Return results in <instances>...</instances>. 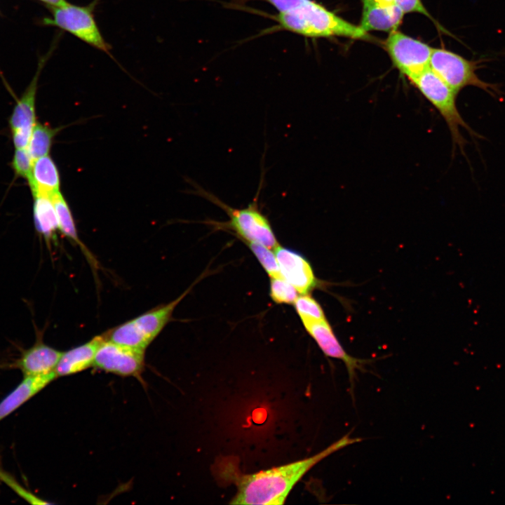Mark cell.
I'll use <instances>...</instances> for the list:
<instances>
[{"instance_id": "1", "label": "cell", "mask_w": 505, "mask_h": 505, "mask_svg": "<svg viewBox=\"0 0 505 505\" xmlns=\"http://www.w3.org/2000/svg\"><path fill=\"white\" fill-rule=\"evenodd\" d=\"M349 434L315 455L252 474L236 477L237 492L231 504L280 505L297 482L316 464L332 453L356 443Z\"/></svg>"}, {"instance_id": "2", "label": "cell", "mask_w": 505, "mask_h": 505, "mask_svg": "<svg viewBox=\"0 0 505 505\" xmlns=\"http://www.w3.org/2000/svg\"><path fill=\"white\" fill-rule=\"evenodd\" d=\"M263 1L277 10L275 20L281 29L306 37L373 40L360 26L347 22L314 0Z\"/></svg>"}, {"instance_id": "3", "label": "cell", "mask_w": 505, "mask_h": 505, "mask_svg": "<svg viewBox=\"0 0 505 505\" xmlns=\"http://www.w3.org/2000/svg\"><path fill=\"white\" fill-rule=\"evenodd\" d=\"M261 178L259 188L252 201L246 207L235 208L225 203L214 194L197 187L196 192L206 200L222 209L228 215L226 222L210 221L208 223L217 229L234 231L244 242L261 243L270 249L278 244L271 223L259 207V196L262 187Z\"/></svg>"}, {"instance_id": "4", "label": "cell", "mask_w": 505, "mask_h": 505, "mask_svg": "<svg viewBox=\"0 0 505 505\" xmlns=\"http://www.w3.org/2000/svg\"><path fill=\"white\" fill-rule=\"evenodd\" d=\"M445 120L452 141L453 151L458 147L465 155L466 141L460 131L463 128L473 137L482 138L464 120L457 106L455 93L430 67L409 79Z\"/></svg>"}, {"instance_id": "5", "label": "cell", "mask_w": 505, "mask_h": 505, "mask_svg": "<svg viewBox=\"0 0 505 505\" xmlns=\"http://www.w3.org/2000/svg\"><path fill=\"white\" fill-rule=\"evenodd\" d=\"M481 60H469L444 48H433L429 67L455 93L465 87L480 88L494 97L500 96L499 85L482 80L476 71L481 67Z\"/></svg>"}, {"instance_id": "6", "label": "cell", "mask_w": 505, "mask_h": 505, "mask_svg": "<svg viewBox=\"0 0 505 505\" xmlns=\"http://www.w3.org/2000/svg\"><path fill=\"white\" fill-rule=\"evenodd\" d=\"M98 1L84 6L68 2L60 6H49L52 18H44L43 23L59 27L109 55L112 47L103 38L94 17Z\"/></svg>"}, {"instance_id": "7", "label": "cell", "mask_w": 505, "mask_h": 505, "mask_svg": "<svg viewBox=\"0 0 505 505\" xmlns=\"http://www.w3.org/2000/svg\"><path fill=\"white\" fill-rule=\"evenodd\" d=\"M384 46L394 67L409 79L429 67L433 48L426 43L396 30Z\"/></svg>"}, {"instance_id": "8", "label": "cell", "mask_w": 505, "mask_h": 505, "mask_svg": "<svg viewBox=\"0 0 505 505\" xmlns=\"http://www.w3.org/2000/svg\"><path fill=\"white\" fill-rule=\"evenodd\" d=\"M145 351L105 340L98 347L93 367L123 377H138L144 368Z\"/></svg>"}, {"instance_id": "9", "label": "cell", "mask_w": 505, "mask_h": 505, "mask_svg": "<svg viewBox=\"0 0 505 505\" xmlns=\"http://www.w3.org/2000/svg\"><path fill=\"white\" fill-rule=\"evenodd\" d=\"M274 250L282 277L298 292L309 294L318 285L310 263L301 254L279 245Z\"/></svg>"}, {"instance_id": "10", "label": "cell", "mask_w": 505, "mask_h": 505, "mask_svg": "<svg viewBox=\"0 0 505 505\" xmlns=\"http://www.w3.org/2000/svg\"><path fill=\"white\" fill-rule=\"evenodd\" d=\"M301 321L307 332L326 356L343 361L346 367L349 380L353 386L356 370L362 369L366 361L352 357L344 349L327 319Z\"/></svg>"}, {"instance_id": "11", "label": "cell", "mask_w": 505, "mask_h": 505, "mask_svg": "<svg viewBox=\"0 0 505 505\" xmlns=\"http://www.w3.org/2000/svg\"><path fill=\"white\" fill-rule=\"evenodd\" d=\"M62 354L43 343L39 335L34 344L24 350L13 366L20 370L24 377L48 374L55 371Z\"/></svg>"}, {"instance_id": "12", "label": "cell", "mask_w": 505, "mask_h": 505, "mask_svg": "<svg viewBox=\"0 0 505 505\" xmlns=\"http://www.w3.org/2000/svg\"><path fill=\"white\" fill-rule=\"evenodd\" d=\"M363 13L360 27L365 32L372 30L393 32L401 24L403 14L395 4L382 5L375 0H361Z\"/></svg>"}, {"instance_id": "13", "label": "cell", "mask_w": 505, "mask_h": 505, "mask_svg": "<svg viewBox=\"0 0 505 505\" xmlns=\"http://www.w3.org/2000/svg\"><path fill=\"white\" fill-rule=\"evenodd\" d=\"M104 340L103 335L96 336L82 345L62 352L55 369L56 376L70 375L93 366L97 350Z\"/></svg>"}, {"instance_id": "14", "label": "cell", "mask_w": 505, "mask_h": 505, "mask_svg": "<svg viewBox=\"0 0 505 505\" xmlns=\"http://www.w3.org/2000/svg\"><path fill=\"white\" fill-rule=\"evenodd\" d=\"M57 377L55 371L24 379L0 402V421L13 412Z\"/></svg>"}, {"instance_id": "15", "label": "cell", "mask_w": 505, "mask_h": 505, "mask_svg": "<svg viewBox=\"0 0 505 505\" xmlns=\"http://www.w3.org/2000/svg\"><path fill=\"white\" fill-rule=\"evenodd\" d=\"M28 183L33 196L52 198L60 192V175L53 159L47 156L33 161Z\"/></svg>"}, {"instance_id": "16", "label": "cell", "mask_w": 505, "mask_h": 505, "mask_svg": "<svg viewBox=\"0 0 505 505\" xmlns=\"http://www.w3.org/2000/svg\"><path fill=\"white\" fill-rule=\"evenodd\" d=\"M46 59L40 61L37 72L32 81L19 99L10 117L9 124L12 131L25 130L32 131L36 124L35 97L37 82Z\"/></svg>"}, {"instance_id": "17", "label": "cell", "mask_w": 505, "mask_h": 505, "mask_svg": "<svg viewBox=\"0 0 505 505\" xmlns=\"http://www.w3.org/2000/svg\"><path fill=\"white\" fill-rule=\"evenodd\" d=\"M189 290L175 300L156 309H153L133 319L139 330L152 342L162 331L170 321L172 314Z\"/></svg>"}, {"instance_id": "18", "label": "cell", "mask_w": 505, "mask_h": 505, "mask_svg": "<svg viewBox=\"0 0 505 505\" xmlns=\"http://www.w3.org/2000/svg\"><path fill=\"white\" fill-rule=\"evenodd\" d=\"M33 215L36 230L47 243L55 241L58 222L53 201L47 196H34Z\"/></svg>"}, {"instance_id": "19", "label": "cell", "mask_w": 505, "mask_h": 505, "mask_svg": "<svg viewBox=\"0 0 505 505\" xmlns=\"http://www.w3.org/2000/svg\"><path fill=\"white\" fill-rule=\"evenodd\" d=\"M103 335L105 340L142 351H145L152 342L139 330L133 319L116 326Z\"/></svg>"}, {"instance_id": "20", "label": "cell", "mask_w": 505, "mask_h": 505, "mask_svg": "<svg viewBox=\"0 0 505 505\" xmlns=\"http://www.w3.org/2000/svg\"><path fill=\"white\" fill-rule=\"evenodd\" d=\"M59 130L46 124H35L27 147L33 160L48 154L54 137Z\"/></svg>"}, {"instance_id": "21", "label": "cell", "mask_w": 505, "mask_h": 505, "mask_svg": "<svg viewBox=\"0 0 505 505\" xmlns=\"http://www.w3.org/2000/svg\"><path fill=\"white\" fill-rule=\"evenodd\" d=\"M51 200L55 210L59 231L85 251L86 248L79 238L72 212L65 199L61 193L58 192Z\"/></svg>"}, {"instance_id": "22", "label": "cell", "mask_w": 505, "mask_h": 505, "mask_svg": "<svg viewBox=\"0 0 505 505\" xmlns=\"http://www.w3.org/2000/svg\"><path fill=\"white\" fill-rule=\"evenodd\" d=\"M270 278H281L279 266L274 253L267 246L255 242H245Z\"/></svg>"}, {"instance_id": "23", "label": "cell", "mask_w": 505, "mask_h": 505, "mask_svg": "<svg viewBox=\"0 0 505 505\" xmlns=\"http://www.w3.org/2000/svg\"><path fill=\"white\" fill-rule=\"evenodd\" d=\"M293 304L301 320L323 321L326 319L319 303L309 294L297 297Z\"/></svg>"}, {"instance_id": "24", "label": "cell", "mask_w": 505, "mask_h": 505, "mask_svg": "<svg viewBox=\"0 0 505 505\" xmlns=\"http://www.w3.org/2000/svg\"><path fill=\"white\" fill-rule=\"evenodd\" d=\"M270 297L277 304H293L297 290L290 283L281 278H271Z\"/></svg>"}, {"instance_id": "25", "label": "cell", "mask_w": 505, "mask_h": 505, "mask_svg": "<svg viewBox=\"0 0 505 505\" xmlns=\"http://www.w3.org/2000/svg\"><path fill=\"white\" fill-rule=\"evenodd\" d=\"M33 161L34 160L27 148L16 149L11 166L17 176L28 180L31 174Z\"/></svg>"}, {"instance_id": "26", "label": "cell", "mask_w": 505, "mask_h": 505, "mask_svg": "<svg viewBox=\"0 0 505 505\" xmlns=\"http://www.w3.org/2000/svg\"><path fill=\"white\" fill-rule=\"evenodd\" d=\"M394 3L404 13H419L433 20L421 0H394Z\"/></svg>"}, {"instance_id": "27", "label": "cell", "mask_w": 505, "mask_h": 505, "mask_svg": "<svg viewBox=\"0 0 505 505\" xmlns=\"http://www.w3.org/2000/svg\"><path fill=\"white\" fill-rule=\"evenodd\" d=\"M0 477L9 486L11 487L18 494H20L21 497L28 500L29 502L32 504H49L46 501H44L43 500H41V499H39L38 497L33 495L32 493H29L27 490H23L22 487L18 485L16 483H15L14 481L12 480L11 478L7 476L5 473H1L0 472Z\"/></svg>"}, {"instance_id": "28", "label": "cell", "mask_w": 505, "mask_h": 505, "mask_svg": "<svg viewBox=\"0 0 505 505\" xmlns=\"http://www.w3.org/2000/svg\"><path fill=\"white\" fill-rule=\"evenodd\" d=\"M48 6H60L65 4L66 0H40Z\"/></svg>"}, {"instance_id": "29", "label": "cell", "mask_w": 505, "mask_h": 505, "mask_svg": "<svg viewBox=\"0 0 505 505\" xmlns=\"http://www.w3.org/2000/svg\"><path fill=\"white\" fill-rule=\"evenodd\" d=\"M375 1H376L377 3H379L382 5H385V6H389V5H392V4H395L394 0H375Z\"/></svg>"}]
</instances>
